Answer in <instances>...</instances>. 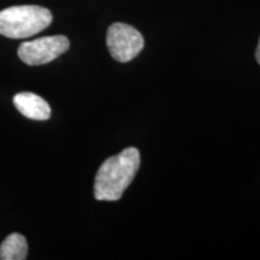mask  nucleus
<instances>
[{
  "label": "nucleus",
  "mask_w": 260,
  "mask_h": 260,
  "mask_svg": "<svg viewBox=\"0 0 260 260\" xmlns=\"http://www.w3.org/2000/svg\"><path fill=\"white\" fill-rule=\"evenodd\" d=\"M52 14L38 5H18L0 11V34L10 39H25L46 29Z\"/></svg>",
  "instance_id": "2"
},
{
  "label": "nucleus",
  "mask_w": 260,
  "mask_h": 260,
  "mask_svg": "<svg viewBox=\"0 0 260 260\" xmlns=\"http://www.w3.org/2000/svg\"><path fill=\"white\" fill-rule=\"evenodd\" d=\"M255 59H256V61H258L259 65H260V39H259L258 47H256V51H255Z\"/></svg>",
  "instance_id": "7"
},
{
  "label": "nucleus",
  "mask_w": 260,
  "mask_h": 260,
  "mask_svg": "<svg viewBox=\"0 0 260 260\" xmlns=\"http://www.w3.org/2000/svg\"><path fill=\"white\" fill-rule=\"evenodd\" d=\"M106 45L113 59L128 63L139 56L145 41L141 32L132 25L117 22L107 29Z\"/></svg>",
  "instance_id": "3"
},
{
  "label": "nucleus",
  "mask_w": 260,
  "mask_h": 260,
  "mask_svg": "<svg viewBox=\"0 0 260 260\" xmlns=\"http://www.w3.org/2000/svg\"><path fill=\"white\" fill-rule=\"evenodd\" d=\"M140 168V152L135 147L123 149L100 165L94 182V197L99 201H117L134 180Z\"/></svg>",
  "instance_id": "1"
},
{
  "label": "nucleus",
  "mask_w": 260,
  "mask_h": 260,
  "mask_svg": "<svg viewBox=\"0 0 260 260\" xmlns=\"http://www.w3.org/2000/svg\"><path fill=\"white\" fill-rule=\"evenodd\" d=\"M14 105L24 117L34 121H46L51 117V107L45 99L31 92H22L14 96Z\"/></svg>",
  "instance_id": "5"
},
{
  "label": "nucleus",
  "mask_w": 260,
  "mask_h": 260,
  "mask_svg": "<svg viewBox=\"0 0 260 260\" xmlns=\"http://www.w3.org/2000/svg\"><path fill=\"white\" fill-rule=\"evenodd\" d=\"M27 254V240L18 233L10 234L0 245V260H24Z\"/></svg>",
  "instance_id": "6"
},
{
  "label": "nucleus",
  "mask_w": 260,
  "mask_h": 260,
  "mask_svg": "<svg viewBox=\"0 0 260 260\" xmlns=\"http://www.w3.org/2000/svg\"><path fill=\"white\" fill-rule=\"evenodd\" d=\"M70 47L69 39L64 35L39 38L19 45L18 57L28 65H42L57 59Z\"/></svg>",
  "instance_id": "4"
}]
</instances>
